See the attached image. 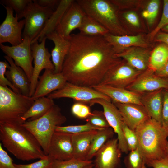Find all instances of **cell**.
Returning a JSON list of instances; mask_svg holds the SVG:
<instances>
[{
    "label": "cell",
    "instance_id": "ffe728a7",
    "mask_svg": "<svg viewBox=\"0 0 168 168\" xmlns=\"http://www.w3.org/2000/svg\"><path fill=\"white\" fill-rule=\"evenodd\" d=\"M103 36L113 47L115 54L119 53L125 49L132 46L151 49L153 47L151 41L142 34L117 35L109 33Z\"/></svg>",
    "mask_w": 168,
    "mask_h": 168
},
{
    "label": "cell",
    "instance_id": "ba28073f",
    "mask_svg": "<svg viewBox=\"0 0 168 168\" xmlns=\"http://www.w3.org/2000/svg\"><path fill=\"white\" fill-rule=\"evenodd\" d=\"M47 97L53 100L70 98L86 104L92 100L98 98L111 101L108 96L92 87L79 86L68 82L63 87L51 93Z\"/></svg>",
    "mask_w": 168,
    "mask_h": 168
},
{
    "label": "cell",
    "instance_id": "d6986e66",
    "mask_svg": "<svg viewBox=\"0 0 168 168\" xmlns=\"http://www.w3.org/2000/svg\"><path fill=\"white\" fill-rule=\"evenodd\" d=\"M67 82L62 72L55 73L54 71L45 69L43 74L39 78L37 86L32 97L37 99L48 96L61 88Z\"/></svg>",
    "mask_w": 168,
    "mask_h": 168
},
{
    "label": "cell",
    "instance_id": "5b68a950",
    "mask_svg": "<svg viewBox=\"0 0 168 168\" xmlns=\"http://www.w3.org/2000/svg\"><path fill=\"white\" fill-rule=\"evenodd\" d=\"M36 99L0 86V123L22 124V117Z\"/></svg>",
    "mask_w": 168,
    "mask_h": 168
},
{
    "label": "cell",
    "instance_id": "11a10c76",
    "mask_svg": "<svg viewBox=\"0 0 168 168\" xmlns=\"http://www.w3.org/2000/svg\"><path fill=\"white\" fill-rule=\"evenodd\" d=\"M142 168H147L145 166V163L144 164Z\"/></svg>",
    "mask_w": 168,
    "mask_h": 168
},
{
    "label": "cell",
    "instance_id": "f5cc1de1",
    "mask_svg": "<svg viewBox=\"0 0 168 168\" xmlns=\"http://www.w3.org/2000/svg\"><path fill=\"white\" fill-rule=\"evenodd\" d=\"M94 166V164H93L92 165L89 166L88 167H86V168H92L93 166Z\"/></svg>",
    "mask_w": 168,
    "mask_h": 168
},
{
    "label": "cell",
    "instance_id": "8d00e7d4",
    "mask_svg": "<svg viewBox=\"0 0 168 168\" xmlns=\"http://www.w3.org/2000/svg\"><path fill=\"white\" fill-rule=\"evenodd\" d=\"M104 128L96 127L86 122V124L83 125L57 126L55 128V131L74 134L93 130H100Z\"/></svg>",
    "mask_w": 168,
    "mask_h": 168
},
{
    "label": "cell",
    "instance_id": "277c9868",
    "mask_svg": "<svg viewBox=\"0 0 168 168\" xmlns=\"http://www.w3.org/2000/svg\"><path fill=\"white\" fill-rule=\"evenodd\" d=\"M76 1L87 15L115 35H132L121 22L118 10L110 0H77Z\"/></svg>",
    "mask_w": 168,
    "mask_h": 168
},
{
    "label": "cell",
    "instance_id": "b9f144b4",
    "mask_svg": "<svg viewBox=\"0 0 168 168\" xmlns=\"http://www.w3.org/2000/svg\"><path fill=\"white\" fill-rule=\"evenodd\" d=\"M122 128L129 151L137 149L138 147V142L135 131L130 128L124 122Z\"/></svg>",
    "mask_w": 168,
    "mask_h": 168
},
{
    "label": "cell",
    "instance_id": "7bdbcfd3",
    "mask_svg": "<svg viewBox=\"0 0 168 168\" xmlns=\"http://www.w3.org/2000/svg\"><path fill=\"white\" fill-rule=\"evenodd\" d=\"M71 111L77 117L86 120L92 114L90 108L87 104L76 102L72 106Z\"/></svg>",
    "mask_w": 168,
    "mask_h": 168
},
{
    "label": "cell",
    "instance_id": "9c48e42d",
    "mask_svg": "<svg viewBox=\"0 0 168 168\" xmlns=\"http://www.w3.org/2000/svg\"><path fill=\"white\" fill-rule=\"evenodd\" d=\"M22 42L14 46L0 44L2 51L12 58L17 66L21 68L30 82L33 71L32 62L33 58L31 48V41L27 36L23 38Z\"/></svg>",
    "mask_w": 168,
    "mask_h": 168
},
{
    "label": "cell",
    "instance_id": "d4e9b609",
    "mask_svg": "<svg viewBox=\"0 0 168 168\" xmlns=\"http://www.w3.org/2000/svg\"><path fill=\"white\" fill-rule=\"evenodd\" d=\"M4 58L10 64L5 76L13 86L24 95L29 96L30 82L23 70L16 65L12 58L5 55Z\"/></svg>",
    "mask_w": 168,
    "mask_h": 168
},
{
    "label": "cell",
    "instance_id": "44dd1931",
    "mask_svg": "<svg viewBox=\"0 0 168 168\" xmlns=\"http://www.w3.org/2000/svg\"><path fill=\"white\" fill-rule=\"evenodd\" d=\"M152 50L151 49L142 47L132 46L115 54V56L124 59L135 69L143 72L148 68Z\"/></svg>",
    "mask_w": 168,
    "mask_h": 168
},
{
    "label": "cell",
    "instance_id": "c3c4849f",
    "mask_svg": "<svg viewBox=\"0 0 168 168\" xmlns=\"http://www.w3.org/2000/svg\"><path fill=\"white\" fill-rule=\"evenodd\" d=\"M33 1L40 6L49 7L54 10L58 5L60 0H34Z\"/></svg>",
    "mask_w": 168,
    "mask_h": 168
},
{
    "label": "cell",
    "instance_id": "1f68e13d",
    "mask_svg": "<svg viewBox=\"0 0 168 168\" xmlns=\"http://www.w3.org/2000/svg\"><path fill=\"white\" fill-rule=\"evenodd\" d=\"M118 14L122 24L127 30L128 25L133 29H139L141 28L140 19L134 10H118Z\"/></svg>",
    "mask_w": 168,
    "mask_h": 168
},
{
    "label": "cell",
    "instance_id": "3957f363",
    "mask_svg": "<svg viewBox=\"0 0 168 168\" xmlns=\"http://www.w3.org/2000/svg\"><path fill=\"white\" fill-rule=\"evenodd\" d=\"M134 131L144 159L159 160L167 155L168 131L161 123L150 118Z\"/></svg>",
    "mask_w": 168,
    "mask_h": 168
},
{
    "label": "cell",
    "instance_id": "52a82bcc",
    "mask_svg": "<svg viewBox=\"0 0 168 168\" xmlns=\"http://www.w3.org/2000/svg\"><path fill=\"white\" fill-rule=\"evenodd\" d=\"M55 10L40 6L33 0L28 5L24 17L25 24L23 38L28 37L31 42L40 34Z\"/></svg>",
    "mask_w": 168,
    "mask_h": 168
},
{
    "label": "cell",
    "instance_id": "484cf974",
    "mask_svg": "<svg viewBox=\"0 0 168 168\" xmlns=\"http://www.w3.org/2000/svg\"><path fill=\"white\" fill-rule=\"evenodd\" d=\"M97 131L93 130L72 134L71 139L73 149V158L86 160L92 141Z\"/></svg>",
    "mask_w": 168,
    "mask_h": 168
},
{
    "label": "cell",
    "instance_id": "4dcf8cb0",
    "mask_svg": "<svg viewBox=\"0 0 168 168\" xmlns=\"http://www.w3.org/2000/svg\"><path fill=\"white\" fill-rule=\"evenodd\" d=\"M79 33L90 36H102L109 33L108 31L91 17L86 15L78 29Z\"/></svg>",
    "mask_w": 168,
    "mask_h": 168
},
{
    "label": "cell",
    "instance_id": "ac0fdd59",
    "mask_svg": "<svg viewBox=\"0 0 168 168\" xmlns=\"http://www.w3.org/2000/svg\"><path fill=\"white\" fill-rule=\"evenodd\" d=\"M112 102L118 109L124 123L133 130L135 131L139 126L151 118L142 105Z\"/></svg>",
    "mask_w": 168,
    "mask_h": 168
},
{
    "label": "cell",
    "instance_id": "f907efd6",
    "mask_svg": "<svg viewBox=\"0 0 168 168\" xmlns=\"http://www.w3.org/2000/svg\"><path fill=\"white\" fill-rule=\"evenodd\" d=\"M155 72L159 77L168 79V61L162 68Z\"/></svg>",
    "mask_w": 168,
    "mask_h": 168
},
{
    "label": "cell",
    "instance_id": "30bf717a",
    "mask_svg": "<svg viewBox=\"0 0 168 168\" xmlns=\"http://www.w3.org/2000/svg\"><path fill=\"white\" fill-rule=\"evenodd\" d=\"M142 72L135 69L122 59L108 71L99 85L126 88Z\"/></svg>",
    "mask_w": 168,
    "mask_h": 168
},
{
    "label": "cell",
    "instance_id": "836d02e7",
    "mask_svg": "<svg viewBox=\"0 0 168 168\" xmlns=\"http://www.w3.org/2000/svg\"><path fill=\"white\" fill-rule=\"evenodd\" d=\"M31 0H2L1 4L3 6H7L16 12L18 20L24 17L26 8Z\"/></svg>",
    "mask_w": 168,
    "mask_h": 168
},
{
    "label": "cell",
    "instance_id": "f35d334b",
    "mask_svg": "<svg viewBox=\"0 0 168 168\" xmlns=\"http://www.w3.org/2000/svg\"><path fill=\"white\" fill-rule=\"evenodd\" d=\"M86 120V122L96 128H104L110 127L103 111H94Z\"/></svg>",
    "mask_w": 168,
    "mask_h": 168
},
{
    "label": "cell",
    "instance_id": "4fadbf2b",
    "mask_svg": "<svg viewBox=\"0 0 168 168\" xmlns=\"http://www.w3.org/2000/svg\"><path fill=\"white\" fill-rule=\"evenodd\" d=\"M6 10L5 19L0 25V44L10 43L14 46L23 40L22 30L24 26L25 19L18 21L17 16H13V11L10 7L3 6Z\"/></svg>",
    "mask_w": 168,
    "mask_h": 168
},
{
    "label": "cell",
    "instance_id": "2e32d148",
    "mask_svg": "<svg viewBox=\"0 0 168 168\" xmlns=\"http://www.w3.org/2000/svg\"><path fill=\"white\" fill-rule=\"evenodd\" d=\"M71 136V134L55 131L50 142L48 155L59 161L73 158Z\"/></svg>",
    "mask_w": 168,
    "mask_h": 168
},
{
    "label": "cell",
    "instance_id": "f1b7e54d",
    "mask_svg": "<svg viewBox=\"0 0 168 168\" xmlns=\"http://www.w3.org/2000/svg\"><path fill=\"white\" fill-rule=\"evenodd\" d=\"M168 61V45L162 43L152 50L148 68L155 72L162 68Z\"/></svg>",
    "mask_w": 168,
    "mask_h": 168
},
{
    "label": "cell",
    "instance_id": "6da1fadb",
    "mask_svg": "<svg viewBox=\"0 0 168 168\" xmlns=\"http://www.w3.org/2000/svg\"><path fill=\"white\" fill-rule=\"evenodd\" d=\"M70 46L62 73L68 82L92 87L122 59L116 57L113 47L102 36L71 34Z\"/></svg>",
    "mask_w": 168,
    "mask_h": 168
},
{
    "label": "cell",
    "instance_id": "816d5d0a",
    "mask_svg": "<svg viewBox=\"0 0 168 168\" xmlns=\"http://www.w3.org/2000/svg\"><path fill=\"white\" fill-rule=\"evenodd\" d=\"M161 30L163 31L164 32L168 33V24L163 27L161 29Z\"/></svg>",
    "mask_w": 168,
    "mask_h": 168
},
{
    "label": "cell",
    "instance_id": "e575fe53",
    "mask_svg": "<svg viewBox=\"0 0 168 168\" xmlns=\"http://www.w3.org/2000/svg\"><path fill=\"white\" fill-rule=\"evenodd\" d=\"M124 162L126 168H142L145 163L144 157L138 148L130 151Z\"/></svg>",
    "mask_w": 168,
    "mask_h": 168
},
{
    "label": "cell",
    "instance_id": "9a60e30c",
    "mask_svg": "<svg viewBox=\"0 0 168 168\" xmlns=\"http://www.w3.org/2000/svg\"><path fill=\"white\" fill-rule=\"evenodd\" d=\"M86 15L76 1H74L63 15L55 30L64 38L69 39L71 32L80 27Z\"/></svg>",
    "mask_w": 168,
    "mask_h": 168
},
{
    "label": "cell",
    "instance_id": "8fae6325",
    "mask_svg": "<svg viewBox=\"0 0 168 168\" xmlns=\"http://www.w3.org/2000/svg\"><path fill=\"white\" fill-rule=\"evenodd\" d=\"M46 37H44L40 44L36 40L31 43V48L33 58L34 66L30 80L29 96L32 97L37 86L40 74L44 69H49L54 72L55 68L50 60L51 54L45 47Z\"/></svg>",
    "mask_w": 168,
    "mask_h": 168
},
{
    "label": "cell",
    "instance_id": "603a6c76",
    "mask_svg": "<svg viewBox=\"0 0 168 168\" xmlns=\"http://www.w3.org/2000/svg\"><path fill=\"white\" fill-rule=\"evenodd\" d=\"M92 87L108 96L112 102L123 104L133 103L142 105L140 100L141 94L131 91L125 88L100 85Z\"/></svg>",
    "mask_w": 168,
    "mask_h": 168
},
{
    "label": "cell",
    "instance_id": "60d3db41",
    "mask_svg": "<svg viewBox=\"0 0 168 168\" xmlns=\"http://www.w3.org/2000/svg\"><path fill=\"white\" fill-rule=\"evenodd\" d=\"M56 160L47 155L46 158L31 164L14 165L17 168H54Z\"/></svg>",
    "mask_w": 168,
    "mask_h": 168
},
{
    "label": "cell",
    "instance_id": "cb8c5ba5",
    "mask_svg": "<svg viewBox=\"0 0 168 168\" xmlns=\"http://www.w3.org/2000/svg\"><path fill=\"white\" fill-rule=\"evenodd\" d=\"M163 89L141 94L140 100L150 117L162 124Z\"/></svg>",
    "mask_w": 168,
    "mask_h": 168
},
{
    "label": "cell",
    "instance_id": "7402d4cb",
    "mask_svg": "<svg viewBox=\"0 0 168 168\" xmlns=\"http://www.w3.org/2000/svg\"><path fill=\"white\" fill-rule=\"evenodd\" d=\"M45 37L52 40L54 44L51 53L55 68L54 73H61L64 59L69 49V40L63 38L55 30L48 34Z\"/></svg>",
    "mask_w": 168,
    "mask_h": 168
},
{
    "label": "cell",
    "instance_id": "74e56055",
    "mask_svg": "<svg viewBox=\"0 0 168 168\" xmlns=\"http://www.w3.org/2000/svg\"><path fill=\"white\" fill-rule=\"evenodd\" d=\"M93 164L91 160H82L73 158L64 161L56 160L54 168H86Z\"/></svg>",
    "mask_w": 168,
    "mask_h": 168
},
{
    "label": "cell",
    "instance_id": "e0dca14e",
    "mask_svg": "<svg viewBox=\"0 0 168 168\" xmlns=\"http://www.w3.org/2000/svg\"><path fill=\"white\" fill-rule=\"evenodd\" d=\"M121 152L117 138L109 140L95 156V168H116L120 161Z\"/></svg>",
    "mask_w": 168,
    "mask_h": 168
},
{
    "label": "cell",
    "instance_id": "ab89813d",
    "mask_svg": "<svg viewBox=\"0 0 168 168\" xmlns=\"http://www.w3.org/2000/svg\"><path fill=\"white\" fill-rule=\"evenodd\" d=\"M168 24V0L163 1V10L160 20L156 27L147 35V39L153 41L157 34Z\"/></svg>",
    "mask_w": 168,
    "mask_h": 168
},
{
    "label": "cell",
    "instance_id": "d6a6232c",
    "mask_svg": "<svg viewBox=\"0 0 168 168\" xmlns=\"http://www.w3.org/2000/svg\"><path fill=\"white\" fill-rule=\"evenodd\" d=\"M160 1L151 0L147 1L143 8L142 16L145 19L149 26L154 23L159 12Z\"/></svg>",
    "mask_w": 168,
    "mask_h": 168
},
{
    "label": "cell",
    "instance_id": "7c38bea8",
    "mask_svg": "<svg viewBox=\"0 0 168 168\" xmlns=\"http://www.w3.org/2000/svg\"><path fill=\"white\" fill-rule=\"evenodd\" d=\"M87 104L91 106L97 104L102 107L104 115L110 126L117 135L119 149L122 152L128 153L129 150L122 128L124 121L117 107L111 101L102 98L92 100Z\"/></svg>",
    "mask_w": 168,
    "mask_h": 168
},
{
    "label": "cell",
    "instance_id": "4316f807",
    "mask_svg": "<svg viewBox=\"0 0 168 168\" xmlns=\"http://www.w3.org/2000/svg\"><path fill=\"white\" fill-rule=\"evenodd\" d=\"M74 1L60 0L58 5L49 18L42 31L31 43L36 40L41 42L47 35L55 30L63 15Z\"/></svg>",
    "mask_w": 168,
    "mask_h": 168
},
{
    "label": "cell",
    "instance_id": "d590c367",
    "mask_svg": "<svg viewBox=\"0 0 168 168\" xmlns=\"http://www.w3.org/2000/svg\"><path fill=\"white\" fill-rule=\"evenodd\" d=\"M110 1L119 11L143 9L147 2L142 0H111Z\"/></svg>",
    "mask_w": 168,
    "mask_h": 168
},
{
    "label": "cell",
    "instance_id": "ee69618b",
    "mask_svg": "<svg viewBox=\"0 0 168 168\" xmlns=\"http://www.w3.org/2000/svg\"><path fill=\"white\" fill-rule=\"evenodd\" d=\"M10 65L6 61L0 62V86H8L14 92L21 93L15 87L12 83L5 77V73L7 68H9Z\"/></svg>",
    "mask_w": 168,
    "mask_h": 168
},
{
    "label": "cell",
    "instance_id": "83f0119b",
    "mask_svg": "<svg viewBox=\"0 0 168 168\" xmlns=\"http://www.w3.org/2000/svg\"><path fill=\"white\" fill-rule=\"evenodd\" d=\"M53 99L43 97L36 99L30 109L22 117L24 123L27 120L37 119L45 114L55 105Z\"/></svg>",
    "mask_w": 168,
    "mask_h": 168
},
{
    "label": "cell",
    "instance_id": "7a4b0ae2",
    "mask_svg": "<svg viewBox=\"0 0 168 168\" xmlns=\"http://www.w3.org/2000/svg\"><path fill=\"white\" fill-rule=\"evenodd\" d=\"M0 140L19 160L29 161L47 157L35 136L21 124L0 123Z\"/></svg>",
    "mask_w": 168,
    "mask_h": 168
},
{
    "label": "cell",
    "instance_id": "8992f818",
    "mask_svg": "<svg viewBox=\"0 0 168 168\" xmlns=\"http://www.w3.org/2000/svg\"><path fill=\"white\" fill-rule=\"evenodd\" d=\"M66 120V117L61 113V108L55 104L42 117L35 120L26 121L21 125L35 136L47 156L56 128L61 126Z\"/></svg>",
    "mask_w": 168,
    "mask_h": 168
},
{
    "label": "cell",
    "instance_id": "5bb4252c",
    "mask_svg": "<svg viewBox=\"0 0 168 168\" xmlns=\"http://www.w3.org/2000/svg\"><path fill=\"white\" fill-rule=\"evenodd\" d=\"M125 88L140 94L160 89L168 90V79L157 76L154 71L148 68Z\"/></svg>",
    "mask_w": 168,
    "mask_h": 168
},
{
    "label": "cell",
    "instance_id": "f546056e",
    "mask_svg": "<svg viewBox=\"0 0 168 168\" xmlns=\"http://www.w3.org/2000/svg\"><path fill=\"white\" fill-rule=\"evenodd\" d=\"M112 128H105L98 130L94 137L86 160H91L97 152L109 140L112 138L114 134Z\"/></svg>",
    "mask_w": 168,
    "mask_h": 168
},
{
    "label": "cell",
    "instance_id": "db71d44e",
    "mask_svg": "<svg viewBox=\"0 0 168 168\" xmlns=\"http://www.w3.org/2000/svg\"><path fill=\"white\" fill-rule=\"evenodd\" d=\"M166 153L167 155H168V142L167 144V147H166Z\"/></svg>",
    "mask_w": 168,
    "mask_h": 168
},
{
    "label": "cell",
    "instance_id": "bcb514c9",
    "mask_svg": "<svg viewBox=\"0 0 168 168\" xmlns=\"http://www.w3.org/2000/svg\"><path fill=\"white\" fill-rule=\"evenodd\" d=\"M0 168H17L13 162L12 159L3 149L0 143Z\"/></svg>",
    "mask_w": 168,
    "mask_h": 168
},
{
    "label": "cell",
    "instance_id": "7dc6e473",
    "mask_svg": "<svg viewBox=\"0 0 168 168\" xmlns=\"http://www.w3.org/2000/svg\"><path fill=\"white\" fill-rule=\"evenodd\" d=\"M144 160L145 164L152 168H168V155L159 160Z\"/></svg>",
    "mask_w": 168,
    "mask_h": 168
},
{
    "label": "cell",
    "instance_id": "f6af8a7d",
    "mask_svg": "<svg viewBox=\"0 0 168 168\" xmlns=\"http://www.w3.org/2000/svg\"><path fill=\"white\" fill-rule=\"evenodd\" d=\"M162 125L168 131V90L163 89Z\"/></svg>",
    "mask_w": 168,
    "mask_h": 168
},
{
    "label": "cell",
    "instance_id": "681fc988",
    "mask_svg": "<svg viewBox=\"0 0 168 168\" xmlns=\"http://www.w3.org/2000/svg\"><path fill=\"white\" fill-rule=\"evenodd\" d=\"M153 41L162 42L168 45V33L159 32L155 36Z\"/></svg>",
    "mask_w": 168,
    "mask_h": 168
}]
</instances>
